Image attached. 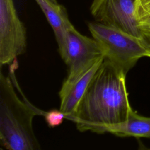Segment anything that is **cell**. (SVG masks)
<instances>
[{
    "label": "cell",
    "mask_w": 150,
    "mask_h": 150,
    "mask_svg": "<svg viewBox=\"0 0 150 150\" xmlns=\"http://www.w3.org/2000/svg\"><path fill=\"white\" fill-rule=\"evenodd\" d=\"M90 9L97 22L139 38L138 0H93Z\"/></svg>",
    "instance_id": "8992f818"
},
{
    "label": "cell",
    "mask_w": 150,
    "mask_h": 150,
    "mask_svg": "<svg viewBox=\"0 0 150 150\" xmlns=\"http://www.w3.org/2000/svg\"><path fill=\"white\" fill-rule=\"evenodd\" d=\"M45 120L50 127H56L60 125L65 118L64 114L59 110H53L45 113Z\"/></svg>",
    "instance_id": "8fae6325"
},
{
    "label": "cell",
    "mask_w": 150,
    "mask_h": 150,
    "mask_svg": "<svg viewBox=\"0 0 150 150\" xmlns=\"http://www.w3.org/2000/svg\"><path fill=\"white\" fill-rule=\"evenodd\" d=\"M150 13V0H138V14Z\"/></svg>",
    "instance_id": "7c38bea8"
},
{
    "label": "cell",
    "mask_w": 150,
    "mask_h": 150,
    "mask_svg": "<svg viewBox=\"0 0 150 150\" xmlns=\"http://www.w3.org/2000/svg\"><path fill=\"white\" fill-rule=\"evenodd\" d=\"M45 112L17 96L9 76L0 73V144L8 150H38L40 144L33 129V119Z\"/></svg>",
    "instance_id": "7a4b0ae2"
},
{
    "label": "cell",
    "mask_w": 150,
    "mask_h": 150,
    "mask_svg": "<svg viewBox=\"0 0 150 150\" xmlns=\"http://www.w3.org/2000/svg\"><path fill=\"white\" fill-rule=\"evenodd\" d=\"M141 16H144V17H146V18L150 19V13H142V14L139 15V18Z\"/></svg>",
    "instance_id": "4fadbf2b"
},
{
    "label": "cell",
    "mask_w": 150,
    "mask_h": 150,
    "mask_svg": "<svg viewBox=\"0 0 150 150\" xmlns=\"http://www.w3.org/2000/svg\"><path fill=\"white\" fill-rule=\"evenodd\" d=\"M26 49V32L13 0H0V66L12 64Z\"/></svg>",
    "instance_id": "5b68a950"
},
{
    "label": "cell",
    "mask_w": 150,
    "mask_h": 150,
    "mask_svg": "<svg viewBox=\"0 0 150 150\" xmlns=\"http://www.w3.org/2000/svg\"><path fill=\"white\" fill-rule=\"evenodd\" d=\"M50 1H51L52 2H54V3H57L56 0H50Z\"/></svg>",
    "instance_id": "5bb4252c"
},
{
    "label": "cell",
    "mask_w": 150,
    "mask_h": 150,
    "mask_svg": "<svg viewBox=\"0 0 150 150\" xmlns=\"http://www.w3.org/2000/svg\"><path fill=\"white\" fill-rule=\"evenodd\" d=\"M104 57L97 42L79 32L73 26L67 35L66 56L67 76L59 91H63Z\"/></svg>",
    "instance_id": "277c9868"
},
{
    "label": "cell",
    "mask_w": 150,
    "mask_h": 150,
    "mask_svg": "<svg viewBox=\"0 0 150 150\" xmlns=\"http://www.w3.org/2000/svg\"><path fill=\"white\" fill-rule=\"evenodd\" d=\"M107 132L120 137L150 138V117L141 116L132 108L125 121L110 127Z\"/></svg>",
    "instance_id": "9c48e42d"
},
{
    "label": "cell",
    "mask_w": 150,
    "mask_h": 150,
    "mask_svg": "<svg viewBox=\"0 0 150 150\" xmlns=\"http://www.w3.org/2000/svg\"><path fill=\"white\" fill-rule=\"evenodd\" d=\"M139 40L146 51V56L150 57V19L141 16L139 23Z\"/></svg>",
    "instance_id": "30bf717a"
},
{
    "label": "cell",
    "mask_w": 150,
    "mask_h": 150,
    "mask_svg": "<svg viewBox=\"0 0 150 150\" xmlns=\"http://www.w3.org/2000/svg\"><path fill=\"white\" fill-rule=\"evenodd\" d=\"M104 57L99 59L88 70L63 91H59L60 99L59 110L69 120L74 114L77 105L85 93L93 77L103 63Z\"/></svg>",
    "instance_id": "ba28073f"
},
{
    "label": "cell",
    "mask_w": 150,
    "mask_h": 150,
    "mask_svg": "<svg viewBox=\"0 0 150 150\" xmlns=\"http://www.w3.org/2000/svg\"><path fill=\"white\" fill-rule=\"evenodd\" d=\"M126 75L104 58L69 119L79 131L104 134L110 127L127 119L132 107Z\"/></svg>",
    "instance_id": "6da1fadb"
},
{
    "label": "cell",
    "mask_w": 150,
    "mask_h": 150,
    "mask_svg": "<svg viewBox=\"0 0 150 150\" xmlns=\"http://www.w3.org/2000/svg\"><path fill=\"white\" fill-rule=\"evenodd\" d=\"M87 25L104 58L126 74L140 58L146 56L138 38L97 22H89Z\"/></svg>",
    "instance_id": "3957f363"
},
{
    "label": "cell",
    "mask_w": 150,
    "mask_h": 150,
    "mask_svg": "<svg viewBox=\"0 0 150 150\" xmlns=\"http://www.w3.org/2000/svg\"><path fill=\"white\" fill-rule=\"evenodd\" d=\"M35 1L54 32L59 52L64 61L66 56L68 32L73 27L69 19L66 9L63 5L50 0Z\"/></svg>",
    "instance_id": "52a82bcc"
}]
</instances>
